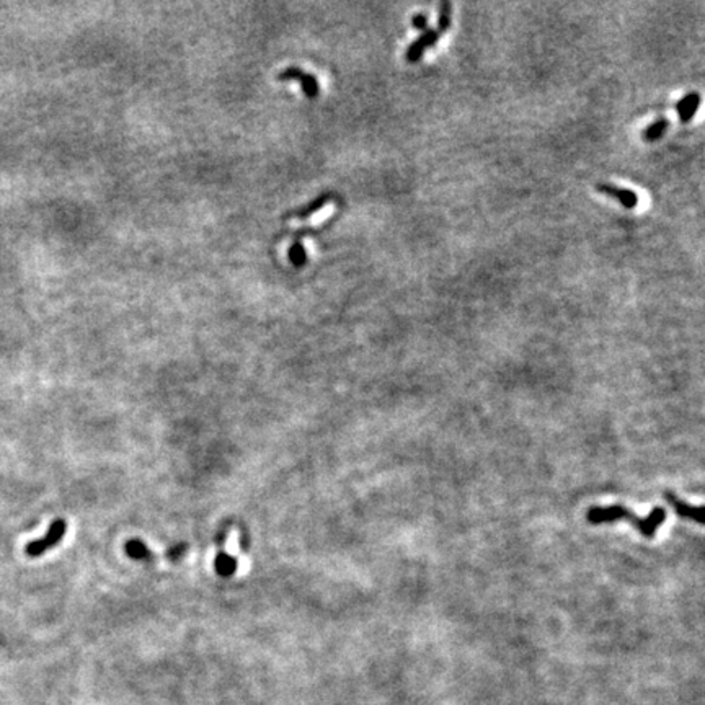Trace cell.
Returning <instances> with one entry per match:
<instances>
[{
    "instance_id": "52a82bcc",
    "label": "cell",
    "mask_w": 705,
    "mask_h": 705,
    "mask_svg": "<svg viewBox=\"0 0 705 705\" xmlns=\"http://www.w3.org/2000/svg\"><path fill=\"white\" fill-rule=\"evenodd\" d=\"M214 568H216V572L221 575V577H226V578L232 577V575L237 572V568H239L237 558H234L232 555H229V553L221 552L216 557Z\"/></svg>"
},
{
    "instance_id": "9c48e42d",
    "label": "cell",
    "mask_w": 705,
    "mask_h": 705,
    "mask_svg": "<svg viewBox=\"0 0 705 705\" xmlns=\"http://www.w3.org/2000/svg\"><path fill=\"white\" fill-rule=\"evenodd\" d=\"M666 128H668V119H664V118L657 119V121L650 124V126L643 131L645 141H657V139L663 136L664 131H666Z\"/></svg>"
},
{
    "instance_id": "8992f818",
    "label": "cell",
    "mask_w": 705,
    "mask_h": 705,
    "mask_svg": "<svg viewBox=\"0 0 705 705\" xmlns=\"http://www.w3.org/2000/svg\"><path fill=\"white\" fill-rule=\"evenodd\" d=\"M699 105H701V95L697 92H691L679 100L676 103V113L679 114L683 123H689L694 118V114L697 113Z\"/></svg>"
},
{
    "instance_id": "3957f363",
    "label": "cell",
    "mask_w": 705,
    "mask_h": 705,
    "mask_svg": "<svg viewBox=\"0 0 705 705\" xmlns=\"http://www.w3.org/2000/svg\"><path fill=\"white\" fill-rule=\"evenodd\" d=\"M438 39H439L438 29L428 28L427 32L422 34V36H419L418 39H415V41L408 46V49H407L408 62H417L418 59L423 56L424 49L434 46V44L438 43Z\"/></svg>"
},
{
    "instance_id": "30bf717a",
    "label": "cell",
    "mask_w": 705,
    "mask_h": 705,
    "mask_svg": "<svg viewBox=\"0 0 705 705\" xmlns=\"http://www.w3.org/2000/svg\"><path fill=\"white\" fill-rule=\"evenodd\" d=\"M438 33L448 32V28L451 27V2L444 0L439 5V20H438Z\"/></svg>"
},
{
    "instance_id": "8fae6325",
    "label": "cell",
    "mask_w": 705,
    "mask_h": 705,
    "mask_svg": "<svg viewBox=\"0 0 705 705\" xmlns=\"http://www.w3.org/2000/svg\"><path fill=\"white\" fill-rule=\"evenodd\" d=\"M412 25L415 29H422V32H427L428 29V17L423 13H417L412 18Z\"/></svg>"
},
{
    "instance_id": "5b68a950",
    "label": "cell",
    "mask_w": 705,
    "mask_h": 705,
    "mask_svg": "<svg viewBox=\"0 0 705 705\" xmlns=\"http://www.w3.org/2000/svg\"><path fill=\"white\" fill-rule=\"evenodd\" d=\"M596 188H598V192L606 193L611 198H616L617 201L621 203L624 208H627V209L637 208L638 196H637V193L632 192V189L617 188V187H614V184H611V183H598Z\"/></svg>"
},
{
    "instance_id": "7c38bea8",
    "label": "cell",
    "mask_w": 705,
    "mask_h": 705,
    "mask_svg": "<svg viewBox=\"0 0 705 705\" xmlns=\"http://www.w3.org/2000/svg\"><path fill=\"white\" fill-rule=\"evenodd\" d=\"M184 552H187V546H184V544H178V546H175V547H172V549L168 550L167 557L177 562V560H180V558L183 557Z\"/></svg>"
},
{
    "instance_id": "277c9868",
    "label": "cell",
    "mask_w": 705,
    "mask_h": 705,
    "mask_svg": "<svg viewBox=\"0 0 705 705\" xmlns=\"http://www.w3.org/2000/svg\"><path fill=\"white\" fill-rule=\"evenodd\" d=\"M664 499H668L669 504L674 508V511H676V514H679L681 518L692 519V521H696L697 524L704 523L701 506H692V504L683 502V499L676 497L673 492H664Z\"/></svg>"
},
{
    "instance_id": "7a4b0ae2",
    "label": "cell",
    "mask_w": 705,
    "mask_h": 705,
    "mask_svg": "<svg viewBox=\"0 0 705 705\" xmlns=\"http://www.w3.org/2000/svg\"><path fill=\"white\" fill-rule=\"evenodd\" d=\"M66 531H67V523L64 521V519H56V521H53V524L48 529V532L44 534L41 539H36V541L28 542L27 546H25V553H27V557L29 558L41 557V555L46 553L48 550L54 549L62 541L64 536H66Z\"/></svg>"
},
{
    "instance_id": "ba28073f",
    "label": "cell",
    "mask_w": 705,
    "mask_h": 705,
    "mask_svg": "<svg viewBox=\"0 0 705 705\" xmlns=\"http://www.w3.org/2000/svg\"><path fill=\"white\" fill-rule=\"evenodd\" d=\"M126 553L134 560H141V562H149V560H154V553L151 552L146 544L139 539H134V541H129L126 544Z\"/></svg>"
},
{
    "instance_id": "6da1fadb",
    "label": "cell",
    "mask_w": 705,
    "mask_h": 705,
    "mask_svg": "<svg viewBox=\"0 0 705 705\" xmlns=\"http://www.w3.org/2000/svg\"><path fill=\"white\" fill-rule=\"evenodd\" d=\"M586 519L589 524H607L619 521V519H627V521L632 524V526L637 529V531L642 534L643 537L653 539L657 536L658 529L662 528V524L666 519V509L662 506H657L652 509V513L648 514L647 518H638L635 516L633 511H630L629 508L622 506V504H611V506H593L588 509Z\"/></svg>"
}]
</instances>
